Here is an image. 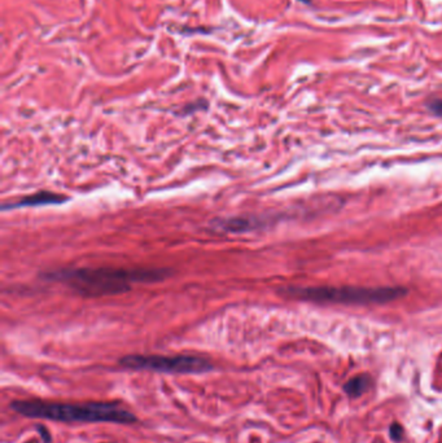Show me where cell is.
<instances>
[{"label":"cell","instance_id":"obj_1","mask_svg":"<svg viewBox=\"0 0 442 443\" xmlns=\"http://www.w3.org/2000/svg\"><path fill=\"white\" fill-rule=\"evenodd\" d=\"M166 276L165 268L80 267L51 271L46 278L85 297H104L128 292L135 283L160 282Z\"/></svg>","mask_w":442,"mask_h":443},{"label":"cell","instance_id":"obj_2","mask_svg":"<svg viewBox=\"0 0 442 443\" xmlns=\"http://www.w3.org/2000/svg\"><path fill=\"white\" fill-rule=\"evenodd\" d=\"M12 409L33 419L64 421V423H118L131 424L136 418L131 412L114 403L68 404L44 401H16Z\"/></svg>","mask_w":442,"mask_h":443},{"label":"cell","instance_id":"obj_3","mask_svg":"<svg viewBox=\"0 0 442 443\" xmlns=\"http://www.w3.org/2000/svg\"><path fill=\"white\" fill-rule=\"evenodd\" d=\"M294 298L317 303L370 304L386 303L406 294L401 287L361 288V287H291L284 289Z\"/></svg>","mask_w":442,"mask_h":443},{"label":"cell","instance_id":"obj_4","mask_svg":"<svg viewBox=\"0 0 442 443\" xmlns=\"http://www.w3.org/2000/svg\"><path fill=\"white\" fill-rule=\"evenodd\" d=\"M121 366L130 369H148L162 373L194 375L213 369L206 359L195 355H127L120 361Z\"/></svg>","mask_w":442,"mask_h":443},{"label":"cell","instance_id":"obj_5","mask_svg":"<svg viewBox=\"0 0 442 443\" xmlns=\"http://www.w3.org/2000/svg\"><path fill=\"white\" fill-rule=\"evenodd\" d=\"M68 197L48 190H39L33 195L22 197L13 204L3 205V210L6 209H17V208H35V206H47V205H60L66 202Z\"/></svg>","mask_w":442,"mask_h":443},{"label":"cell","instance_id":"obj_6","mask_svg":"<svg viewBox=\"0 0 442 443\" xmlns=\"http://www.w3.org/2000/svg\"><path fill=\"white\" fill-rule=\"evenodd\" d=\"M222 230L231 231V232H241V231H249L253 230L258 226V222L254 220L252 218H241V216H236V218H230L226 220H219L217 223Z\"/></svg>","mask_w":442,"mask_h":443},{"label":"cell","instance_id":"obj_7","mask_svg":"<svg viewBox=\"0 0 442 443\" xmlns=\"http://www.w3.org/2000/svg\"><path fill=\"white\" fill-rule=\"evenodd\" d=\"M371 386V377L367 375H360L350 378L348 382L344 385V390L346 394L351 398L360 397L363 393L367 392Z\"/></svg>","mask_w":442,"mask_h":443},{"label":"cell","instance_id":"obj_8","mask_svg":"<svg viewBox=\"0 0 442 443\" xmlns=\"http://www.w3.org/2000/svg\"><path fill=\"white\" fill-rule=\"evenodd\" d=\"M389 433H391V437L393 440H401L403 437L402 426L398 425V424H393L391 426V429H389Z\"/></svg>","mask_w":442,"mask_h":443},{"label":"cell","instance_id":"obj_9","mask_svg":"<svg viewBox=\"0 0 442 443\" xmlns=\"http://www.w3.org/2000/svg\"><path fill=\"white\" fill-rule=\"evenodd\" d=\"M428 108L431 109L434 114L442 117V100H438V99L432 100V101H429V104H428Z\"/></svg>","mask_w":442,"mask_h":443},{"label":"cell","instance_id":"obj_10","mask_svg":"<svg viewBox=\"0 0 442 443\" xmlns=\"http://www.w3.org/2000/svg\"><path fill=\"white\" fill-rule=\"evenodd\" d=\"M38 430L40 432V435L43 437V440H44V443H49L51 442V437L48 435V432L46 430V428H43V426H38Z\"/></svg>","mask_w":442,"mask_h":443},{"label":"cell","instance_id":"obj_11","mask_svg":"<svg viewBox=\"0 0 442 443\" xmlns=\"http://www.w3.org/2000/svg\"><path fill=\"white\" fill-rule=\"evenodd\" d=\"M299 2H302V3H310V0H299Z\"/></svg>","mask_w":442,"mask_h":443},{"label":"cell","instance_id":"obj_12","mask_svg":"<svg viewBox=\"0 0 442 443\" xmlns=\"http://www.w3.org/2000/svg\"><path fill=\"white\" fill-rule=\"evenodd\" d=\"M27 443H35V442H27Z\"/></svg>","mask_w":442,"mask_h":443}]
</instances>
